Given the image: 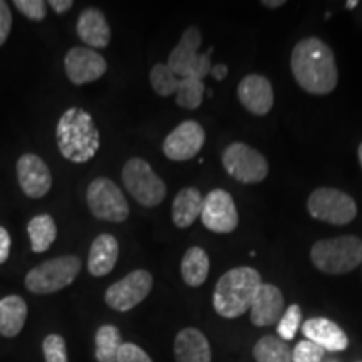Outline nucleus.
<instances>
[{
	"label": "nucleus",
	"instance_id": "nucleus-33",
	"mask_svg": "<svg viewBox=\"0 0 362 362\" xmlns=\"http://www.w3.org/2000/svg\"><path fill=\"white\" fill-rule=\"evenodd\" d=\"M13 7H17L22 16L27 19L40 22L47 17V4L44 0H13Z\"/></svg>",
	"mask_w": 362,
	"mask_h": 362
},
{
	"label": "nucleus",
	"instance_id": "nucleus-6",
	"mask_svg": "<svg viewBox=\"0 0 362 362\" xmlns=\"http://www.w3.org/2000/svg\"><path fill=\"white\" fill-rule=\"evenodd\" d=\"M81 272V260L76 255H62L45 260L25 275V288L39 296H47L69 287Z\"/></svg>",
	"mask_w": 362,
	"mask_h": 362
},
{
	"label": "nucleus",
	"instance_id": "nucleus-9",
	"mask_svg": "<svg viewBox=\"0 0 362 362\" xmlns=\"http://www.w3.org/2000/svg\"><path fill=\"white\" fill-rule=\"evenodd\" d=\"M307 210L312 218L330 225H347L357 215L354 198L336 188L314 189L307 200Z\"/></svg>",
	"mask_w": 362,
	"mask_h": 362
},
{
	"label": "nucleus",
	"instance_id": "nucleus-7",
	"mask_svg": "<svg viewBox=\"0 0 362 362\" xmlns=\"http://www.w3.org/2000/svg\"><path fill=\"white\" fill-rule=\"evenodd\" d=\"M123 183L126 192L134 198L139 205L155 208L161 205L166 197V185L151 165L143 158H131L123 168Z\"/></svg>",
	"mask_w": 362,
	"mask_h": 362
},
{
	"label": "nucleus",
	"instance_id": "nucleus-41",
	"mask_svg": "<svg viewBox=\"0 0 362 362\" xmlns=\"http://www.w3.org/2000/svg\"><path fill=\"white\" fill-rule=\"evenodd\" d=\"M357 4H359V2H357V0H351V2H347V7L354 8V7L357 6Z\"/></svg>",
	"mask_w": 362,
	"mask_h": 362
},
{
	"label": "nucleus",
	"instance_id": "nucleus-14",
	"mask_svg": "<svg viewBox=\"0 0 362 362\" xmlns=\"http://www.w3.org/2000/svg\"><path fill=\"white\" fill-rule=\"evenodd\" d=\"M64 69L72 84L83 86L101 79L107 71V62L90 47H72L64 57Z\"/></svg>",
	"mask_w": 362,
	"mask_h": 362
},
{
	"label": "nucleus",
	"instance_id": "nucleus-24",
	"mask_svg": "<svg viewBox=\"0 0 362 362\" xmlns=\"http://www.w3.org/2000/svg\"><path fill=\"white\" fill-rule=\"evenodd\" d=\"M210 259L208 253L200 247H192L185 252L181 260V277L189 287H200L208 279Z\"/></svg>",
	"mask_w": 362,
	"mask_h": 362
},
{
	"label": "nucleus",
	"instance_id": "nucleus-10",
	"mask_svg": "<svg viewBox=\"0 0 362 362\" xmlns=\"http://www.w3.org/2000/svg\"><path fill=\"white\" fill-rule=\"evenodd\" d=\"M221 163L226 173L240 183H260L269 175L265 156L245 143L228 144L221 155Z\"/></svg>",
	"mask_w": 362,
	"mask_h": 362
},
{
	"label": "nucleus",
	"instance_id": "nucleus-35",
	"mask_svg": "<svg viewBox=\"0 0 362 362\" xmlns=\"http://www.w3.org/2000/svg\"><path fill=\"white\" fill-rule=\"evenodd\" d=\"M11 29H12L11 7H8L7 2L0 0V47L6 44L8 34H11Z\"/></svg>",
	"mask_w": 362,
	"mask_h": 362
},
{
	"label": "nucleus",
	"instance_id": "nucleus-17",
	"mask_svg": "<svg viewBox=\"0 0 362 362\" xmlns=\"http://www.w3.org/2000/svg\"><path fill=\"white\" fill-rule=\"evenodd\" d=\"M284 315L282 291L274 284H262L250 307V322L255 327H269L279 324Z\"/></svg>",
	"mask_w": 362,
	"mask_h": 362
},
{
	"label": "nucleus",
	"instance_id": "nucleus-1",
	"mask_svg": "<svg viewBox=\"0 0 362 362\" xmlns=\"http://www.w3.org/2000/svg\"><path fill=\"white\" fill-rule=\"evenodd\" d=\"M291 69L305 93L324 96L336 89L339 74L332 49L319 37H305L296 44Z\"/></svg>",
	"mask_w": 362,
	"mask_h": 362
},
{
	"label": "nucleus",
	"instance_id": "nucleus-29",
	"mask_svg": "<svg viewBox=\"0 0 362 362\" xmlns=\"http://www.w3.org/2000/svg\"><path fill=\"white\" fill-rule=\"evenodd\" d=\"M149 81H151L153 90L161 98H168L176 94L181 78L173 74L168 64H155L149 72Z\"/></svg>",
	"mask_w": 362,
	"mask_h": 362
},
{
	"label": "nucleus",
	"instance_id": "nucleus-31",
	"mask_svg": "<svg viewBox=\"0 0 362 362\" xmlns=\"http://www.w3.org/2000/svg\"><path fill=\"white\" fill-rule=\"evenodd\" d=\"M45 362H69L64 337L59 334H49L42 342Z\"/></svg>",
	"mask_w": 362,
	"mask_h": 362
},
{
	"label": "nucleus",
	"instance_id": "nucleus-5",
	"mask_svg": "<svg viewBox=\"0 0 362 362\" xmlns=\"http://www.w3.org/2000/svg\"><path fill=\"white\" fill-rule=\"evenodd\" d=\"M202 47V33L198 27H188L183 34H181L180 42L170 52L168 67L173 71L175 76L185 78H194L203 81L205 76L210 74L211 71V52L214 47L208 49L206 52H200Z\"/></svg>",
	"mask_w": 362,
	"mask_h": 362
},
{
	"label": "nucleus",
	"instance_id": "nucleus-22",
	"mask_svg": "<svg viewBox=\"0 0 362 362\" xmlns=\"http://www.w3.org/2000/svg\"><path fill=\"white\" fill-rule=\"evenodd\" d=\"M203 197L200 189L188 187L183 188L175 197L171 206V218L178 228H188L202 216Z\"/></svg>",
	"mask_w": 362,
	"mask_h": 362
},
{
	"label": "nucleus",
	"instance_id": "nucleus-30",
	"mask_svg": "<svg viewBox=\"0 0 362 362\" xmlns=\"http://www.w3.org/2000/svg\"><path fill=\"white\" fill-rule=\"evenodd\" d=\"M300 324H302V309L297 304L288 305L287 310L284 312L282 319H280L277 324L279 337L285 342L296 339V334L298 332V329H300Z\"/></svg>",
	"mask_w": 362,
	"mask_h": 362
},
{
	"label": "nucleus",
	"instance_id": "nucleus-39",
	"mask_svg": "<svg viewBox=\"0 0 362 362\" xmlns=\"http://www.w3.org/2000/svg\"><path fill=\"white\" fill-rule=\"evenodd\" d=\"M264 4L265 7H269V8H277V7H282L284 6V0H264Z\"/></svg>",
	"mask_w": 362,
	"mask_h": 362
},
{
	"label": "nucleus",
	"instance_id": "nucleus-13",
	"mask_svg": "<svg viewBox=\"0 0 362 362\" xmlns=\"http://www.w3.org/2000/svg\"><path fill=\"white\" fill-rule=\"evenodd\" d=\"M205 144V129L197 121H185L176 126L163 141V153L171 161L193 160Z\"/></svg>",
	"mask_w": 362,
	"mask_h": 362
},
{
	"label": "nucleus",
	"instance_id": "nucleus-37",
	"mask_svg": "<svg viewBox=\"0 0 362 362\" xmlns=\"http://www.w3.org/2000/svg\"><path fill=\"white\" fill-rule=\"evenodd\" d=\"M74 2L72 0H49L47 7H52V11L56 13H66L69 12Z\"/></svg>",
	"mask_w": 362,
	"mask_h": 362
},
{
	"label": "nucleus",
	"instance_id": "nucleus-20",
	"mask_svg": "<svg viewBox=\"0 0 362 362\" xmlns=\"http://www.w3.org/2000/svg\"><path fill=\"white\" fill-rule=\"evenodd\" d=\"M173 351L176 362H211L210 342L202 330L194 327L180 330Z\"/></svg>",
	"mask_w": 362,
	"mask_h": 362
},
{
	"label": "nucleus",
	"instance_id": "nucleus-32",
	"mask_svg": "<svg viewBox=\"0 0 362 362\" xmlns=\"http://www.w3.org/2000/svg\"><path fill=\"white\" fill-rule=\"evenodd\" d=\"M325 351L310 341H300L292 351V362H322Z\"/></svg>",
	"mask_w": 362,
	"mask_h": 362
},
{
	"label": "nucleus",
	"instance_id": "nucleus-25",
	"mask_svg": "<svg viewBox=\"0 0 362 362\" xmlns=\"http://www.w3.org/2000/svg\"><path fill=\"white\" fill-rule=\"evenodd\" d=\"M27 233L30 238V247L33 252L42 253L51 248V245L56 242L57 237V226L56 221L49 214L35 215L33 220L27 225Z\"/></svg>",
	"mask_w": 362,
	"mask_h": 362
},
{
	"label": "nucleus",
	"instance_id": "nucleus-36",
	"mask_svg": "<svg viewBox=\"0 0 362 362\" xmlns=\"http://www.w3.org/2000/svg\"><path fill=\"white\" fill-rule=\"evenodd\" d=\"M11 247H12V240L11 235L4 226H0V265L6 264L8 260V255H11Z\"/></svg>",
	"mask_w": 362,
	"mask_h": 362
},
{
	"label": "nucleus",
	"instance_id": "nucleus-11",
	"mask_svg": "<svg viewBox=\"0 0 362 362\" xmlns=\"http://www.w3.org/2000/svg\"><path fill=\"white\" fill-rule=\"evenodd\" d=\"M153 288V275L148 270H134L106 288L104 302L112 310L128 312L139 305Z\"/></svg>",
	"mask_w": 362,
	"mask_h": 362
},
{
	"label": "nucleus",
	"instance_id": "nucleus-40",
	"mask_svg": "<svg viewBox=\"0 0 362 362\" xmlns=\"http://www.w3.org/2000/svg\"><path fill=\"white\" fill-rule=\"evenodd\" d=\"M357 156H359V163H361V168H362V143L359 144V149H357Z\"/></svg>",
	"mask_w": 362,
	"mask_h": 362
},
{
	"label": "nucleus",
	"instance_id": "nucleus-3",
	"mask_svg": "<svg viewBox=\"0 0 362 362\" xmlns=\"http://www.w3.org/2000/svg\"><path fill=\"white\" fill-rule=\"evenodd\" d=\"M262 275L252 267H237L221 275L215 285L214 307L223 319H237L250 310L262 287Z\"/></svg>",
	"mask_w": 362,
	"mask_h": 362
},
{
	"label": "nucleus",
	"instance_id": "nucleus-18",
	"mask_svg": "<svg viewBox=\"0 0 362 362\" xmlns=\"http://www.w3.org/2000/svg\"><path fill=\"white\" fill-rule=\"evenodd\" d=\"M302 334L307 341L317 344L324 351L341 352L349 346V339L346 332L336 322L325 319V317H312L302 324Z\"/></svg>",
	"mask_w": 362,
	"mask_h": 362
},
{
	"label": "nucleus",
	"instance_id": "nucleus-34",
	"mask_svg": "<svg viewBox=\"0 0 362 362\" xmlns=\"http://www.w3.org/2000/svg\"><path fill=\"white\" fill-rule=\"evenodd\" d=\"M117 362H155V361H153L139 346H136L133 342H124L123 346H121L119 354H117Z\"/></svg>",
	"mask_w": 362,
	"mask_h": 362
},
{
	"label": "nucleus",
	"instance_id": "nucleus-16",
	"mask_svg": "<svg viewBox=\"0 0 362 362\" xmlns=\"http://www.w3.org/2000/svg\"><path fill=\"white\" fill-rule=\"evenodd\" d=\"M237 94L242 106L255 116L269 115L274 107V89L270 81L260 74H248L240 81Z\"/></svg>",
	"mask_w": 362,
	"mask_h": 362
},
{
	"label": "nucleus",
	"instance_id": "nucleus-38",
	"mask_svg": "<svg viewBox=\"0 0 362 362\" xmlns=\"http://www.w3.org/2000/svg\"><path fill=\"white\" fill-rule=\"evenodd\" d=\"M210 74L214 76L216 81H223L225 76L228 74V67H226L225 64H215V66H211Z\"/></svg>",
	"mask_w": 362,
	"mask_h": 362
},
{
	"label": "nucleus",
	"instance_id": "nucleus-27",
	"mask_svg": "<svg viewBox=\"0 0 362 362\" xmlns=\"http://www.w3.org/2000/svg\"><path fill=\"white\" fill-rule=\"evenodd\" d=\"M123 344L121 332L116 325H101L96 332V361L117 362V354Z\"/></svg>",
	"mask_w": 362,
	"mask_h": 362
},
{
	"label": "nucleus",
	"instance_id": "nucleus-12",
	"mask_svg": "<svg viewBox=\"0 0 362 362\" xmlns=\"http://www.w3.org/2000/svg\"><path fill=\"white\" fill-rule=\"evenodd\" d=\"M202 221L214 233H232L238 226V211L232 194L225 189H214L203 198Z\"/></svg>",
	"mask_w": 362,
	"mask_h": 362
},
{
	"label": "nucleus",
	"instance_id": "nucleus-23",
	"mask_svg": "<svg viewBox=\"0 0 362 362\" xmlns=\"http://www.w3.org/2000/svg\"><path fill=\"white\" fill-rule=\"evenodd\" d=\"M27 304L19 296H7L0 300V336L16 337L24 329Z\"/></svg>",
	"mask_w": 362,
	"mask_h": 362
},
{
	"label": "nucleus",
	"instance_id": "nucleus-28",
	"mask_svg": "<svg viewBox=\"0 0 362 362\" xmlns=\"http://www.w3.org/2000/svg\"><path fill=\"white\" fill-rule=\"evenodd\" d=\"M205 84L200 79L194 78H185L180 81L178 90H176V104L183 110H197L202 106L203 96H205Z\"/></svg>",
	"mask_w": 362,
	"mask_h": 362
},
{
	"label": "nucleus",
	"instance_id": "nucleus-15",
	"mask_svg": "<svg viewBox=\"0 0 362 362\" xmlns=\"http://www.w3.org/2000/svg\"><path fill=\"white\" fill-rule=\"evenodd\" d=\"M17 180L25 197L44 198L52 188V175L42 158L33 153H25L17 161Z\"/></svg>",
	"mask_w": 362,
	"mask_h": 362
},
{
	"label": "nucleus",
	"instance_id": "nucleus-21",
	"mask_svg": "<svg viewBox=\"0 0 362 362\" xmlns=\"http://www.w3.org/2000/svg\"><path fill=\"white\" fill-rule=\"evenodd\" d=\"M119 257V243L110 233L94 238L88 255V270L93 277H104L116 267Z\"/></svg>",
	"mask_w": 362,
	"mask_h": 362
},
{
	"label": "nucleus",
	"instance_id": "nucleus-8",
	"mask_svg": "<svg viewBox=\"0 0 362 362\" xmlns=\"http://www.w3.org/2000/svg\"><path fill=\"white\" fill-rule=\"evenodd\" d=\"M89 211L94 218L121 223L129 216V205L119 187L110 178H96L86 193Z\"/></svg>",
	"mask_w": 362,
	"mask_h": 362
},
{
	"label": "nucleus",
	"instance_id": "nucleus-4",
	"mask_svg": "<svg viewBox=\"0 0 362 362\" xmlns=\"http://www.w3.org/2000/svg\"><path fill=\"white\" fill-rule=\"evenodd\" d=\"M310 260L322 274H349L362 264V240L356 235L319 240L312 247Z\"/></svg>",
	"mask_w": 362,
	"mask_h": 362
},
{
	"label": "nucleus",
	"instance_id": "nucleus-19",
	"mask_svg": "<svg viewBox=\"0 0 362 362\" xmlns=\"http://www.w3.org/2000/svg\"><path fill=\"white\" fill-rule=\"evenodd\" d=\"M76 30L79 39L93 49H104L111 42V27L99 8L90 7L81 12Z\"/></svg>",
	"mask_w": 362,
	"mask_h": 362
},
{
	"label": "nucleus",
	"instance_id": "nucleus-26",
	"mask_svg": "<svg viewBox=\"0 0 362 362\" xmlns=\"http://www.w3.org/2000/svg\"><path fill=\"white\" fill-rule=\"evenodd\" d=\"M255 362H292V349L288 344L275 336H264L253 346Z\"/></svg>",
	"mask_w": 362,
	"mask_h": 362
},
{
	"label": "nucleus",
	"instance_id": "nucleus-2",
	"mask_svg": "<svg viewBox=\"0 0 362 362\" xmlns=\"http://www.w3.org/2000/svg\"><path fill=\"white\" fill-rule=\"evenodd\" d=\"M56 139L61 155L78 165L93 160L101 146L93 116L81 107H69L62 112L56 128Z\"/></svg>",
	"mask_w": 362,
	"mask_h": 362
}]
</instances>
